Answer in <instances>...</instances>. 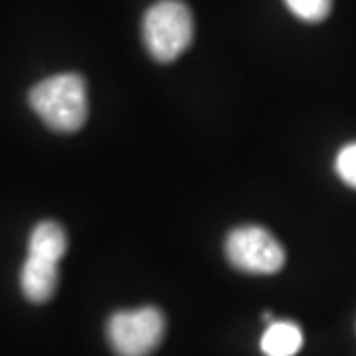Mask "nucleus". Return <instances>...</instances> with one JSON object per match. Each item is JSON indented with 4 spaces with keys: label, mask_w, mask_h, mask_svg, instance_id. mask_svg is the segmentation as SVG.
<instances>
[{
    "label": "nucleus",
    "mask_w": 356,
    "mask_h": 356,
    "mask_svg": "<svg viewBox=\"0 0 356 356\" xmlns=\"http://www.w3.org/2000/svg\"><path fill=\"white\" fill-rule=\"evenodd\" d=\"M226 255L229 264L245 273L271 275L285 264L281 243L259 226H242L229 232L226 240Z\"/></svg>",
    "instance_id": "nucleus-4"
},
{
    "label": "nucleus",
    "mask_w": 356,
    "mask_h": 356,
    "mask_svg": "<svg viewBox=\"0 0 356 356\" xmlns=\"http://www.w3.org/2000/svg\"><path fill=\"white\" fill-rule=\"evenodd\" d=\"M28 102L34 113L58 133H76L88 121V88L77 74H60L40 81L30 89Z\"/></svg>",
    "instance_id": "nucleus-1"
},
{
    "label": "nucleus",
    "mask_w": 356,
    "mask_h": 356,
    "mask_svg": "<svg viewBox=\"0 0 356 356\" xmlns=\"http://www.w3.org/2000/svg\"><path fill=\"white\" fill-rule=\"evenodd\" d=\"M58 259L28 254L20 273V287L28 301L44 303L51 299L58 287Z\"/></svg>",
    "instance_id": "nucleus-5"
},
{
    "label": "nucleus",
    "mask_w": 356,
    "mask_h": 356,
    "mask_svg": "<svg viewBox=\"0 0 356 356\" xmlns=\"http://www.w3.org/2000/svg\"><path fill=\"white\" fill-rule=\"evenodd\" d=\"M303 346V332L291 321H271L261 337L266 356H295Z\"/></svg>",
    "instance_id": "nucleus-6"
},
{
    "label": "nucleus",
    "mask_w": 356,
    "mask_h": 356,
    "mask_svg": "<svg viewBox=\"0 0 356 356\" xmlns=\"http://www.w3.org/2000/svg\"><path fill=\"white\" fill-rule=\"evenodd\" d=\"M165 337V315L154 307L119 311L107 323V339L119 356H149Z\"/></svg>",
    "instance_id": "nucleus-3"
},
{
    "label": "nucleus",
    "mask_w": 356,
    "mask_h": 356,
    "mask_svg": "<svg viewBox=\"0 0 356 356\" xmlns=\"http://www.w3.org/2000/svg\"><path fill=\"white\" fill-rule=\"evenodd\" d=\"M194 38L191 8L180 0H161L143 16V42L159 62H172Z\"/></svg>",
    "instance_id": "nucleus-2"
},
{
    "label": "nucleus",
    "mask_w": 356,
    "mask_h": 356,
    "mask_svg": "<svg viewBox=\"0 0 356 356\" xmlns=\"http://www.w3.org/2000/svg\"><path fill=\"white\" fill-rule=\"evenodd\" d=\"M287 8L303 22H321L332 8V0H283Z\"/></svg>",
    "instance_id": "nucleus-7"
},
{
    "label": "nucleus",
    "mask_w": 356,
    "mask_h": 356,
    "mask_svg": "<svg viewBox=\"0 0 356 356\" xmlns=\"http://www.w3.org/2000/svg\"><path fill=\"white\" fill-rule=\"evenodd\" d=\"M337 175L343 178L344 184L356 188V143L343 147L337 154Z\"/></svg>",
    "instance_id": "nucleus-8"
}]
</instances>
